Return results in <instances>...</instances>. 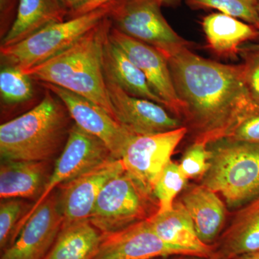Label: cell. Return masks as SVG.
Segmentation results:
<instances>
[{"label":"cell","mask_w":259,"mask_h":259,"mask_svg":"<svg viewBox=\"0 0 259 259\" xmlns=\"http://www.w3.org/2000/svg\"><path fill=\"white\" fill-rule=\"evenodd\" d=\"M174 85L185 108L184 123L194 141L226 137L257 105L243 78V64L204 59L185 48L168 59Z\"/></svg>","instance_id":"1"},{"label":"cell","mask_w":259,"mask_h":259,"mask_svg":"<svg viewBox=\"0 0 259 259\" xmlns=\"http://www.w3.org/2000/svg\"><path fill=\"white\" fill-rule=\"evenodd\" d=\"M112 26L107 16L69 49L22 71L39 83L56 85L85 97L115 119L103 69L104 45Z\"/></svg>","instance_id":"2"},{"label":"cell","mask_w":259,"mask_h":259,"mask_svg":"<svg viewBox=\"0 0 259 259\" xmlns=\"http://www.w3.org/2000/svg\"><path fill=\"white\" fill-rule=\"evenodd\" d=\"M73 124L64 104L46 90L38 105L0 126L1 160L53 161L64 150Z\"/></svg>","instance_id":"3"},{"label":"cell","mask_w":259,"mask_h":259,"mask_svg":"<svg viewBox=\"0 0 259 259\" xmlns=\"http://www.w3.org/2000/svg\"><path fill=\"white\" fill-rule=\"evenodd\" d=\"M208 168L201 185L238 209L259 194V144L224 137L207 144Z\"/></svg>","instance_id":"4"},{"label":"cell","mask_w":259,"mask_h":259,"mask_svg":"<svg viewBox=\"0 0 259 259\" xmlns=\"http://www.w3.org/2000/svg\"><path fill=\"white\" fill-rule=\"evenodd\" d=\"M111 3L85 14L51 24L9 47H0V55L5 66L24 71L41 64L69 49L80 37L108 16Z\"/></svg>","instance_id":"5"},{"label":"cell","mask_w":259,"mask_h":259,"mask_svg":"<svg viewBox=\"0 0 259 259\" xmlns=\"http://www.w3.org/2000/svg\"><path fill=\"white\" fill-rule=\"evenodd\" d=\"M159 204L153 192L124 171L103 187L89 221L102 233H110L148 221Z\"/></svg>","instance_id":"6"},{"label":"cell","mask_w":259,"mask_h":259,"mask_svg":"<svg viewBox=\"0 0 259 259\" xmlns=\"http://www.w3.org/2000/svg\"><path fill=\"white\" fill-rule=\"evenodd\" d=\"M108 18L112 26L127 36L161 52L167 59L192 47L180 36L164 18L161 0H112Z\"/></svg>","instance_id":"7"},{"label":"cell","mask_w":259,"mask_h":259,"mask_svg":"<svg viewBox=\"0 0 259 259\" xmlns=\"http://www.w3.org/2000/svg\"><path fill=\"white\" fill-rule=\"evenodd\" d=\"M187 134L188 128L184 125L161 134L135 136L121 158L125 171L153 192L162 171Z\"/></svg>","instance_id":"8"},{"label":"cell","mask_w":259,"mask_h":259,"mask_svg":"<svg viewBox=\"0 0 259 259\" xmlns=\"http://www.w3.org/2000/svg\"><path fill=\"white\" fill-rule=\"evenodd\" d=\"M112 158L110 149L102 140L83 131L74 122L66 146L56 159L49 183L41 197L25 216L21 230L34 211L59 186Z\"/></svg>","instance_id":"9"},{"label":"cell","mask_w":259,"mask_h":259,"mask_svg":"<svg viewBox=\"0 0 259 259\" xmlns=\"http://www.w3.org/2000/svg\"><path fill=\"white\" fill-rule=\"evenodd\" d=\"M40 84L60 99L75 123L89 134L102 140L112 156L121 159L135 137L101 107L77 94L51 83Z\"/></svg>","instance_id":"10"},{"label":"cell","mask_w":259,"mask_h":259,"mask_svg":"<svg viewBox=\"0 0 259 259\" xmlns=\"http://www.w3.org/2000/svg\"><path fill=\"white\" fill-rule=\"evenodd\" d=\"M109 38L125 51L144 73L148 84L161 99L165 108L184 122L185 108L175 90L168 59L154 48L127 36L113 26Z\"/></svg>","instance_id":"11"},{"label":"cell","mask_w":259,"mask_h":259,"mask_svg":"<svg viewBox=\"0 0 259 259\" xmlns=\"http://www.w3.org/2000/svg\"><path fill=\"white\" fill-rule=\"evenodd\" d=\"M125 171L122 160L112 158L57 187L63 226L89 220L109 181Z\"/></svg>","instance_id":"12"},{"label":"cell","mask_w":259,"mask_h":259,"mask_svg":"<svg viewBox=\"0 0 259 259\" xmlns=\"http://www.w3.org/2000/svg\"><path fill=\"white\" fill-rule=\"evenodd\" d=\"M64 223L55 190L34 211L14 243L0 259H44L55 243Z\"/></svg>","instance_id":"13"},{"label":"cell","mask_w":259,"mask_h":259,"mask_svg":"<svg viewBox=\"0 0 259 259\" xmlns=\"http://www.w3.org/2000/svg\"><path fill=\"white\" fill-rule=\"evenodd\" d=\"M105 79L116 120L131 134L148 136L168 132L185 125L159 104L132 96L117 83Z\"/></svg>","instance_id":"14"},{"label":"cell","mask_w":259,"mask_h":259,"mask_svg":"<svg viewBox=\"0 0 259 259\" xmlns=\"http://www.w3.org/2000/svg\"><path fill=\"white\" fill-rule=\"evenodd\" d=\"M170 255H188L161 241L146 221L102 233L98 249L90 259H155Z\"/></svg>","instance_id":"15"},{"label":"cell","mask_w":259,"mask_h":259,"mask_svg":"<svg viewBox=\"0 0 259 259\" xmlns=\"http://www.w3.org/2000/svg\"><path fill=\"white\" fill-rule=\"evenodd\" d=\"M54 171L52 161L1 160L0 197L21 198L35 203Z\"/></svg>","instance_id":"16"},{"label":"cell","mask_w":259,"mask_h":259,"mask_svg":"<svg viewBox=\"0 0 259 259\" xmlns=\"http://www.w3.org/2000/svg\"><path fill=\"white\" fill-rule=\"evenodd\" d=\"M148 222L161 241L190 256H214V245L206 244L199 238L190 214L180 200L175 202L171 210L157 213Z\"/></svg>","instance_id":"17"},{"label":"cell","mask_w":259,"mask_h":259,"mask_svg":"<svg viewBox=\"0 0 259 259\" xmlns=\"http://www.w3.org/2000/svg\"><path fill=\"white\" fill-rule=\"evenodd\" d=\"M214 245V255L222 259L259 250V194L236 209Z\"/></svg>","instance_id":"18"},{"label":"cell","mask_w":259,"mask_h":259,"mask_svg":"<svg viewBox=\"0 0 259 259\" xmlns=\"http://www.w3.org/2000/svg\"><path fill=\"white\" fill-rule=\"evenodd\" d=\"M190 214L197 235L214 245L225 228L226 207L219 194L202 185L186 187L180 199Z\"/></svg>","instance_id":"19"},{"label":"cell","mask_w":259,"mask_h":259,"mask_svg":"<svg viewBox=\"0 0 259 259\" xmlns=\"http://www.w3.org/2000/svg\"><path fill=\"white\" fill-rule=\"evenodd\" d=\"M202 27L207 48L223 59H237L242 46L259 38L256 27L221 13L204 17Z\"/></svg>","instance_id":"20"},{"label":"cell","mask_w":259,"mask_h":259,"mask_svg":"<svg viewBox=\"0 0 259 259\" xmlns=\"http://www.w3.org/2000/svg\"><path fill=\"white\" fill-rule=\"evenodd\" d=\"M69 12L60 0H20L13 25L2 37L1 47L25 40L51 24L61 23Z\"/></svg>","instance_id":"21"},{"label":"cell","mask_w":259,"mask_h":259,"mask_svg":"<svg viewBox=\"0 0 259 259\" xmlns=\"http://www.w3.org/2000/svg\"><path fill=\"white\" fill-rule=\"evenodd\" d=\"M103 69L105 79L117 83L129 95L151 100L164 107L161 99L148 84L144 73L109 36L104 45Z\"/></svg>","instance_id":"22"},{"label":"cell","mask_w":259,"mask_h":259,"mask_svg":"<svg viewBox=\"0 0 259 259\" xmlns=\"http://www.w3.org/2000/svg\"><path fill=\"white\" fill-rule=\"evenodd\" d=\"M102 236L89 220L62 226L44 259H90L98 249Z\"/></svg>","instance_id":"23"},{"label":"cell","mask_w":259,"mask_h":259,"mask_svg":"<svg viewBox=\"0 0 259 259\" xmlns=\"http://www.w3.org/2000/svg\"><path fill=\"white\" fill-rule=\"evenodd\" d=\"M34 202L21 198L1 199L0 202V248H8L18 238L21 225Z\"/></svg>","instance_id":"24"},{"label":"cell","mask_w":259,"mask_h":259,"mask_svg":"<svg viewBox=\"0 0 259 259\" xmlns=\"http://www.w3.org/2000/svg\"><path fill=\"white\" fill-rule=\"evenodd\" d=\"M192 9L215 10L259 29L257 0H186Z\"/></svg>","instance_id":"25"},{"label":"cell","mask_w":259,"mask_h":259,"mask_svg":"<svg viewBox=\"0 0 259 259\" xmlns=\"http://www.w3.org/2000/svg\"><path fill=\"white\" fill-rule=\"evenodd\" d=\"M32 79L18 68L5 66L0 71V95L7 105L28 101L33 96Z\"/></svg>","instance_id":"26"},{"label":"cell","mask_w":259,"mask_h":259,"mask_svg":"<svg viewBox=\"0 0 259 259\" xmlns=\"http://www.w3.org/2000/svg\"><path fill=\"white\" fill-rule=\"evenodd\" d=\"M187 179L181 171L180 166L170 162L165 167L153 188V194L157 199L159 209L163 213L173 208L175 199L187 187Z\"/></svg>","instance_id":"27"},{"label":"cell","mask_w":259,"mask_h":259,"mask_svg":"<svg viewBox=\"0 0 259 259\" xmlns=\"http://www.w3.org/2000/svg\"><path fill=\"white\" fill-rule=\"evenodd\" d=\"M208 159L207 144L194 141L184 153L179 166L187 180L202 177L208 168Z\"/></svg>","instance_id":"28"},{"label":"cell","mask_w":259,"mask_h":259,"mask_svg":"<svg viewBox=\"0 0 259 259\" xmlns=\"http://www.w3.org/2000/svg\"><path fill=\"white\" fill-rule=\"evenodd\" d=\"M239 55L243 60L245 86L253 100L259 104V44L242 46Z\"/></svg>","instance_id":"29"},{"label":"cell","mask_w":259,"mask_h":259,"mask_svg":"<svg viewBox=\"0 0 259 259\" xmlns=\"http://www.w3.org/2000/svg\"><path fill=\"white\" fill-rule=\"evenodd\" d=\"M226 137L236 141L259 144V104L245 114Z\"/></svg>","instance_id":"30"},{"label":"cell","mask_w":259,"mask_h":259,"mask_svg":"<svg viewBox=\"0 0 259 259\" xmlns=\"http://www.w3.org/2000/svg\"><path fill=\"white\" fill-rule=\"evenodd\" d=\"M20 0H0L1 33L3 36L13 25L18 11Z\"/></svg>","instance_id":"31"},{"label":"cell","mask_w":259,"mask_h":259,"mask_svg":"<svg viewBox=\"0 0 259 259\" xmlns=\"http://www.w3.org/2000/svg\"><path fill=\"white\" fill-rule=\"evenodd\" d=\"M110 1H112V0H91V1L89 2L88 4L83 6L81 9L76 11L74 14L70 16L69 18H75V17L79 16V15L85 14V13H88L89 12L93 11V10L100 8L102 5L107 4Z\"/></svg>","instance_id":"32"},{"label":"cell","mask_w":259,"mask_h":259,"mask_svg":"<svg viewBox=\"0 0 259 259\" xmlns=\"http://www.w3.org/2000/svg\"><path fill=\"white\" fill-rule=\"evenodd\" d=\"M60 1L69 12V17H70L81 9L85 5L88 4L91 0H60Z\"/></svg>","instance_id":"33"},{"label":"cell","mask_w":259,"mask_h":259,"mask_svg":"<svg viewBox=\"0 0 259 259\" xmlns=\"http://www.w3.org/2000/svg\"><path fill=\"white\" fill-rule=\"evenodd\" d=\"M235 259H259V250L252 253H246Z\"/></svg>","instance_id":"34"},{"label":"cell","mask_w":259,"mask_h":259,"mask_svg":"<svg viewBox=\"0 0 259 259\" xmlns=\"http://www.w3.org/2000/svg\"><path fill=\"white\" fill-rule=\"evenodd\" d=\"M177 259H222L218 258V257L214 256L211 257V258H201V257H197V256H188V255H183L182 258H179Z\"/></svg>","instance_id":"35"},{"label":"cell","mask_w":259,"mask_h":259,"mask_svg":"<svg viewBox=\"0 0 259 259\" xmlns=\"http://www.w3.org/2000/svg\"><path fill=\"white\" fill-rule=\"evenodd\" d=\"M163 5L171 4V3H176L177 0H161Z\"/></svg>","instance_id":"36"},{"label":"cell","mask_w":259,"mask_h":259,"mask_svg":"<svg viewBox=\"0 0 259 259\" xmlns=\"http://www.w3.org/2000/svg\"><path fill=\"white\" fill-rule=\"evenodd\" d=\"M257 2H258V9L259 12V0H257Z\"/></svg>","instance_id":"37"}]
</instances>
